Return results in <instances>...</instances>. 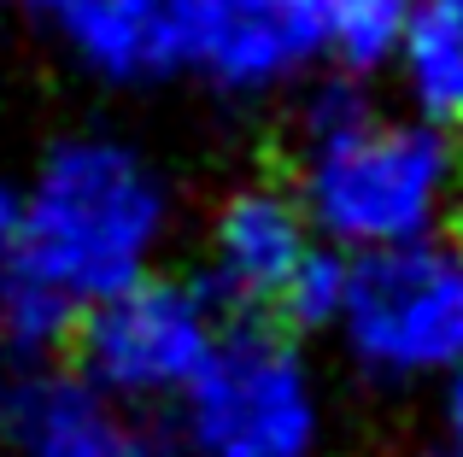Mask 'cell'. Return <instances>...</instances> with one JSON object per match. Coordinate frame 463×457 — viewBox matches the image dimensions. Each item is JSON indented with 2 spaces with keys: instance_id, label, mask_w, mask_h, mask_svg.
<instances>
[{
  "instance_id": "obj_1",
  "label": "cell",
  "mask_w": 463,
  "mask_h": 457,
  "mask_svg": "<svg viewBox=\"0 0 463 457\" xmlns=\"http://www.w3.org/2000/svg\"><path fill=\"white\" fill-rule=\"evenodd\" d=\"M317 247L335 258H375L446 235L463 206L458 135L382 106L364 82H317L294 117V176Z\"/></svg>"
},
{
  "instance_id": "obj_2",
  "label": "cell",
  "mask_w": 463,
  "mask_h": 457,
  "mask_svg": "<svg viewBox=\"0 0 463 457\" xmlns=\"http://www.w3.org/2000/svg\"><path fill=\"white\" fill-rule=\"evenodd\" d=\"M176 240V182L118 129H65L18 182V218L6 252L42 275L71 311L136 287Z\"/></svg>"
},
{
  "instance_id": "obj_3",
  "label": "cell",
  "mask_w": 463,
  "mask_h": 457,
  "mask_svg": "<svg viewBox=\"0 0 463 457\" xmlns=\"http://www.w3.org/2000/svg\"><path fill=\"white\" fill-rule=\"evenodd\" d=\"M346 364L382 387L463 376V240L434 235L375 258H346L328 322Z\"/></svg>"
},
{
  "instance_id": "obj_4",
  "label": "cell",
  "mask_w": 463,
  "mask_h": 457,
  "mask_svg": "<svg viewBox=\"0 0 463 457\" xmlns=\"http://www.w3.org/2000/svg\"><path fill=\"white\" fill-rule=\"evenodd\" d=\"M176 416L194 457H317L323 440L317 369L306 346L270 322L223 329Z\"/></svg>"
},
{
  "instance_id": "obj_5",
  "label": "cell",
  "mask_w": 463,
  "mask_h": 457,
  "mask_svg": "<svg viewBox=\"0 0 463 457\" xmlns=\"http://www.w3.org/2000/svg\"><path fill=\"white\" fill-rule=\"evenodd\" d=\"M223 340V311L188 275H141L77 317V381L112 411L176 405Z\"/></svg>"
},
{
  "instance_id": "obj_6",
  "label": "cell",
  "mask_w": 463,
  "mask_h": 457,
  "mask_svg": "<svg viewBox=\"0 0 463 457\" xmlns=\"http://www.w3.org/2000/svg\"><path fill=\"white\" fill-rule=\"evenodd\" d=\"M317 70L299 0H170L158 23V77H188L217 100H270Z\"/></svg>"
},
{
  "instance_id": "obj_7",
  "label": "cell",
  "mask_w": 463,
  "mask_h": 457,
  "mask_svg": "<svg viewBox=\"0 0 463 457\" xmlns=\"http://www.w3.org/2000/svg\"><path fill=\"white\" fill-rule=\"evenodd\" d=\"M317 235L288 182H235L205 218V294L217 311L276 317L299 270L317 258Z\"/></svg>"
},
{
  "instance_id": "obj_8",
  "label": "cell",
  "mask_w": 463,
  "mask_h": 457,
  "mask_svg": "<svg viewBox=\"0 0 463 457\" xmlns=\"http://www.w3.org/2000/svg\"><path fill=\"white\" fill-rule=\"evenodd\" d=\"M0 446L24 457H158L136 416L94 399L82 381L18 369L0 381Z\"/></svg>"
},
{
  "instance_id": "obj_9",
  "label": "cell",
  "mask_w": 463,
  "mask_h": 457,
  "mask_svg": "<svg viewBox=\"0 0 463 457\" xmlns=\"http://www.w3.org/2000/svg\"><path fill=\"white\" fill-rule=\"evenodd\" d=\"M405 112L458 135L463 129V0H411L393 53Z\"/></svg>"
},
{
  "instance_id": "obj_10",
  "label": "cell",
  "mask_w": 463,
  "mask_h": 457,
  "mask_svg": "<svg viewBox=\"0 0 463 457\" xmlns=\"http://www.w3.org/2000/svg\"><path fill=\"white\" fill-rule=\"evenodd\" d=\"M18 6L89 77H100V82L153 77V47H147V30L129 18V0H18Z\"/></svg>"
},
{
  "instance_id": "obj_11",
  "label": "cell",
  "mask_w": 463,
  "mask_h": 457,
  "mask_svg": "<svg viewBox=\"0 0 463 457\" xmlns=\"http://www.w3.org/2000/svg\"><path fill=\"white\" fill-rule=\"evenodd\" d=\"M299 6L317 42V65H328L340 82H370L393 70L411 0H299Z\"/></svg>"
},
{
  "instance_id": "obj_12",
  "label": "cell",
  "mask_w": 463,
  "mask_h": 457,
  "mask_svg": "<svg viewBox=\"0 0 463 457\" xmlns=\"http://www.w3.org/2000/svg\"><path fill=\"white\" fill-rule=\"evenodd\" d=\"M71 334H77V311L42 275L0 252V352L12 358V369H35L59 346H71Z\"/></svg>"
},
{
  "instance_id": "obj_13",
  "label": "cell",
  "mask_w": 463,
  "mask_h": 457,
  "mask_svg": "<svg viewBox=\"0 0 463 457\" xmlns=\"http://www.w3.org/2000/svg\"><path fill=\"white\" fill-rule=\"evenodd\" d=\"M340 287H346V258H335V252L323 247L306 270H299V282L288 287V299H282L276 317L294 322V329H328L335 311H340Z\"/></svg>"
},
{
  "instance_id": "obj_14",
  "label": "cell",
  "mask_w": 463,
  "mask_h": 457,
  "mask_svg": "<svg viewBox=\"0 0 463 457\" xmlns=\"http://www.w3.org/2000/svg\"><path fill=\"white\" fill-rule=\"evenodd\" d=\"M434 457H463V376L446 381V399H440V452Z\"/></svg>"
},
{
  "instance_id": "obj_15",
  "label": "cell",
  "mask_w": 463,
  "mask_h": 457,
  "mask_svg": "<svg viewBox=\"0 0 463 457\" xmlns=\"http://www.w3.org/2000/svg\"><path fill=\"white\" fill-rule=\"evenodd\" d=\"M170 0H129V18L147 30V47H153V77H158V23H165Z\"/></svg>"
},
{
  "instance_id": "obj_16",
  "label": "cell",
  "mask_w": 463,
  "mask_h": 457,
  "mask_svg": "<svg viewBox=\"0 0 463 457\" xmlns=\"http://www.w3.org/2000/svg\"><path fill=\"white\" fill-rule=\"evenodd\" d=\"M12 218H18V182L0 171V247L12 240Z\"/></svg>"
},
{
  "instance_id": "obj_17",
  "label": "cell",
  "mask_w": 463,
  "mask_h": 457,
  "mask_svg": "<svg viewBox=\"0 0 463 457\" xmlns=\"http://www.w3.org/2000/svg\"><path fill=\"white\" fill-rule=\"evenodd\" d=\"M429 457H434V452H429Z\"/></svg>"
}]
</instances>
